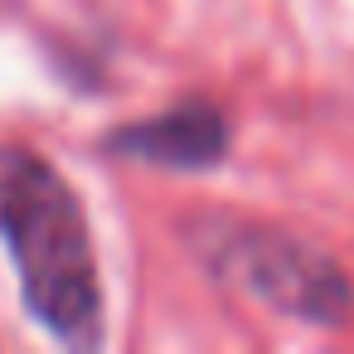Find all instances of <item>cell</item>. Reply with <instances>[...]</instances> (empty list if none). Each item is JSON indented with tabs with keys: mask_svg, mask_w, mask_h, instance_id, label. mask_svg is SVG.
<instances>
[{
	"mask_svg": "<svg viewBox=\"0 0 354 354\" xmlns=\"http://www.w3.org/2000/svg\"><path fill=\"white\" fill-rule=\"evenodd\" d=\"M0 248L10 252L20 301L44 335L68 349L102 344L107 301L78 189L20 141H0Z\"/></svg>",
	"mask_w": 354,
	"mask_h": 354,
	"instance_id": "6da1fadb",
	"label": "cell"
},
{
	"mask_svg": "<svg viewBox=\"0 0 354 354\" xmlns=\"http://www.w3.org/2000/svg\"><path fill=\"white\" fill-rule=\"evenodd\" d=\"M185 248L218 281L262 301L267 310L306 325H344L354 315L349 272L306 238L286 228H267L252 218H189Z\"/></svg>",
	"mask_w": 354,
	"mask_h": 354,
	"instance_id": "7a4b0ae2",
	"label": "cell"
},
{
	"mask_svg": "<svg viewBox=\"0 0 354 354\" xmlns=\"http://www.w3.org/2000/svg\"><path fill=\"white\" fill-rule=\"evenodd\" d=\"M102 151L131 165H151V170H180V175H199L228 160L233 151V127L223 117L218 102L209 97H185L165 112H151L141 122H127L117 131L102 136Z\"/></svg>",
	"mask_w": 354,
	"mask_h": 354,
	"instance_id": "3957f363",
	"label": "cell"
}]
</instances>
